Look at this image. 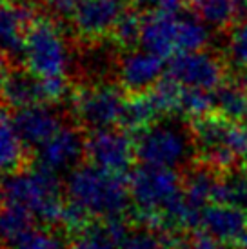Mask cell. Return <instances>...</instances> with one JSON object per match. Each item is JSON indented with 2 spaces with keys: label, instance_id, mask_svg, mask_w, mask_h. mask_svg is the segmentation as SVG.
I'll use <instances>...</instances> for the list:
<instances>
[{
  "label": "cell",
  "instance_id": "6da1fadb",
  "mask_svg": "<svg viewBox=\"0 0 247 249\" xmlns=\"http://www.w3.org/2000/svg\"><path fill=\"white\" fill-rule=\"evenodd\" d=\"M64 189L66 208L60 222L69 229H80L89 220L122 218L131 206L129 180L91 162L69 171Z\"/></svg>",
  "mask_w": 247,
  "mask_h": 249
},
{
  "label": "cell",
  "instance_id": "7a4b0ae2",
  "mask_svg": "<svg viewBox=\"0 0 247 249\" xmlns=\"http://www.w3.org/2000/svg\"><path fill=\"white\" fill-rule=\"evenodd\" d=\"M127 180L131 206L147 228L167 233L184 228H198L200 213L189 208L176 169L142 164L133 169Z\"/></svg>",
  "mask_w": 247,
  "mask_h": 249
},
{
  "label": "cell",
  "instance_id": "3957f363",
  "mask_svg": "<svg viewBox=\"0 0 247 249\" xmlns=\"http://www.w3.org/2000/svg\"><path fill=\"white\" fill-rule=\"evenodd\" d=\"M6 204L29 213L36 220L55 224L62 220L66 189L58 175L36 166L11 173L4 182Z\"/></svg>",
  "mask_w": 247,
  "mask_h": 249
},
{
  "label": "cell",
  "instance_id": "277c9868",
  "mask_svg": "<svg viewBox=\"0 0 247 249\" xmlns=\"http://www.w3.org/2000/svg\"><path fill=\"white\" fill-rule=\"evenodd\" d=\"M20 56L26 70L44 80L66 78L73 62L68 36L51 18H38L29 24Z\"/></svg>",
  "mask_w": 247,
  "mask_h": 249
},
{
  "label": "cell",
  "instance_id": "5b68a950",
  "mask_svg": "<svg viewBox=\"0 0 247 249\" xmlns=\"http://www.w3.org/2000/svg\"><path fill=\"white\" fill-rule=\"evenodd\" d=\"M135 149L142 164L178 169L191 157L194 140L182 124L160 118L138 131Z\"/></svg>",
  "mask_w": 247,
  "mask_h": 249
},
{
  "label": "cell",
  "instance_id": "8992f818",
  "mask_svg": "<svg viewBox=\"0 0 247 249\" xmlns=\"http://www.w3.org/2000/svg\"><path fill=\"white\" fill-rule=\"evenodd\" d=\"M127 98L122 86L111 82H96L84 86L73 97V115L76 122L89 129H107L122 124Z\"/></svg>",
  "mask_w": 247,
  "mask_h": 249
},
{
  "label": "cell",
  "instance_id": "52a82bcc",
  "mask_svg": "<svg viewBox=\"0 0 247 249\" xmlns=\"http://www.w3.org/2000/svg\"><path fill=\"white\" fill-rule=\"evenodd\" d=\"M0 244H4L7 249L66 248V240L56 229L7 204L0 211Z\"/></svg>",
  "mask_w": 247,
  "mask_h": 249
},
{
  "label": "cell",
  "instance_id": "ba28073f",
  "mask_svg": "<svg viewBox=\"0 0 247 249\" xmlns=\"http://www.w3.org/2000/svg\"><path fill=\"white\" fill-rule=\"evenodd\" d=\"M86 159L109 173L125 175L137 159L135 139L117 127L91 131L86 139Z\"/></svg>",
  "mask_w": 247,
  "mask_h": 249
},
{
  "label": "cell",
  "instance_id": "9c48e42d",
  "mask_svg": "<svg viewBox=\"0 0 247 249\" xmlns=\"http://www.w3.org/2000/svg\"><path fill=\"white\" fill-rule=\"evenodd\" d=\"M167 76L184 88L211 91L224 82V64L202 49L176 53L167 64Z\"/></svg>",
  "mask_w": 247,
  "mask_h": 249
},
{
  "label": "cell",
  "instance_id": "30bf717a",
  "mask_svg": "<svg viewBox=\"0 0 247 249\" xmlns=\"http://www.w3.org/2000/svg\"><path fill=\"white\" fill-rule=\"evenodd\" d=\"M35 151L38 166L56 175L69 173L86 157V139L76 127L64 124L46 142L35 147Z\"/></svg>",
  "mask_w": 247,
  "mask_h": 249
},
{
  "label": "cell",
  "instance_id": "8fae6325",
  "mask_svg": "<svg viewBox=\"0 0 247 249\" xmlns=\"http://www.w3.org/2000/svg\"><path fill=\"white\" fill-rule=\"evenodd\" d=\"M127 0H80L71 15L75 33L86 40L113 35L117 24L127 13Z\"/></svg>",
  "mask_w": 247,
  "mask_h": 249
},
{
  "label": "cell",
  "instance_id": "7c38bea8",
  "mask_svg": "<svg viewBox=\"0 0 247 249\" xmlns=\"http://www.w3.org/2000/svg\"><path fill=\"white\" fill-rule=\"evenodd\" d=\"M167 71L164 56L153 53L149 49H133L125 51L117 64L118 82L127 93L138 95L153 89Z\"/></svg>",
  "mask_w": 247,
  "mask_h": 249
},
{
  "label": "cell",
  "instance_id": "4fadbf2b",
  "mask_svg": "<svg viewBox=\"0 0 247 249\" xmlns=\"http://www.w3.org/2000/svg\"><path fill=\"white\" fill-rule=\"evenodd\" d=\"M198 228L226 244H238L247 233V211L234 204H209L200 211Z\"/></svg>",
  "mask_w": 247,
  "mask_h": 249
},
{
  "label": "cell",
  "instance_id": "5bb4252c",
  "mask_svg": "<svg viewBox=\"0 0 247 249\" xmlns=\"http://www.w3.org/2000/svg\"><path fill=\"white\" fill-rule=\"evenodd\" d=\"M13 117L22 139L26 140L29 147H38L58 127L64 125L60 111L51 102H36L26 106L22 109H17Z\"/></svg>",
  "mask_w": 247,
  "mask_h": 249
},
{
  "label": "cell",
  "instance_id": "9a60e30c",
  "mask_svg": "<svg viewBox=\"0 0 247 249\" xmlns=\"http://www.w3.org/2000/svg\"><path fill=\"white\" fill-rule=\"evenodd\" d=\"M178 22L176 13L149 11L142 17V33L140 46L160 56L176 55L178 51Z\"/></svg>",
  "mask_w": 247,
  "mask_h": 249
},
{
  "label": "cell",
  "instance_id": "2e32d148",
  "mask_svg": "<svg viewBox=\"0 0 247 249\" xmlns=\"http://www.w3.org/2000/svg\"><path fill=\"white\" fill-rule=\"evenodd\" d=\"M129 229L122 218L88 222L76 229V235L71 240V249H120V244Z\"/></svg>",
  "mask_w": 247,
  "mask_h": 249
},
{
  "label": "cell",
  "instance_id": "e0dca14e",
  "mask_svg": "<svg viewBox=\"0 0 247 249\" xmlns=\"http://www.w3.org/2000/svg\"><path fill=\"white\" fill-rule=\"evenodd\" d=\"M31 24V13L26 6L0 0V51L20 55L24 36Z\"/></svg>",
  "mask_w": 247,
  "mask_h": 249
},
{
  "label": "cell",
  "instance_id": "ac0fdd59",
  "mask_svg": "<svg viewBox=\"0 0 247 249\" xmlns=\"http://www.w3.org/2000/svg\"><path fill=\"white\" fill-rule=\"evenodd\" d=\"M2 100L13 109H22L36 102H48L42 78L29 70L9 71L6 82L0 89Z\"/></svg>",
  "mask_w": 247,
  "mask_h": 249
},
{
  "label": "cell",
  "instance_id": "d6986e66",
  "mask_svg": "<svg viewBox=\"0 0 247 249\" xmlns=\"http://www.w3.org/2000/svg\"><path fill=\"white\" fill-rule=\"evenodd\" d=\"M26 140L22 139L15 117L6 109H0V175L20 171L28 155Z\"/></svg>",
  "mask_w": 247,
  "mask_h": 249
},
{
  "label": "cell",
  "instance_id": "ffe728a7",
  "mask_svg": "<svg viewBox=\"0 0 247 249\" xmlns=\"http://www.w3.org/2000/svg\"><path fill=\"white\" fill-rule=\"evenodd\" d=\"M193 13L213 28H227L247 15V0H189Z\"/></svg>",
  "mask_w": 247,
  "mask_h": 249
},
{
  "label": "cell",
  "instance_id": "44dd1931",
  "mask_svg": "<svg viewBox=\"0 0 247 249\" xmlns=\"http://www.w3.org/2000/svg\"><path fill=\"white\" fill-rule=\"evenodd\" d=\"M214 109L220 117L234 122L247 120V84L222 82L214 93Z\"/></svg>",
  "mask_w": 247,
  "mask_h": 249
},
{
  "label": "cell",
  "instance_id": "7402d4cb",
  "mask_svg": "<svg viewBox=\"0 0 247 249\" xmlns=\"http://www.w3.org/2000/svg\"><path fill=\"white\" fill-rule=\"evenodd\" d=\"M216 180L218 177H214V169L209 166L198 167L187 177L184 182V196L193 211L200 213L206 206L213 204Z\"/></svg>",
  "mask_w": 247,
  "mask_h": 249
},
{
  "label": "cell",
  "instance_id": "603a6c76",
  "mask_svg": "<svg viewBox=\"0 0 247 249\" xmlns=\"http://www.w3.org/2000/svg\"><path fill=\"white\" fill-rule=\"evenodd\" d=\"M160 118H162V115H160V111H158L157 104L153 100L151 93L145 91V93H138V95L127 100L122 124L129 129L140 131V129L151 125L153 122H157Z\"/></svg>",
  "mask_w": 247,
  "mask_h": 249
},
{
  "label": "cell",
  "instance_id": "cb8c5ba5",
  "mask_svg": "<svg viewBox=\"0 0 247 249\" xmlns=\"http://www.w3.org/2000/svg\"><path fill=\"white\" fill-rule=\"evenodd\" d=\"M209 42L207 24L198 17H180L178 22V51H200Z\"/></svg>",
  "mask_w": 247,
  "mask_h": 249
},
{
  "label": "cell",
  "instance_id": "d4e9b609",
  "mask_svg": "<svg viewBox=\"0 0 247 249\" xmlns=\"http://www.w3.org/2000/svg\"><path fill=\"white\" fill-rule=\"evenodd\" d=\"M214 109V95L207 89L184 88L180 98V115L189 117L193 120L209 115Z\"/></svg>",
  "mask_w": 247,
  "mask_h": 249
},
{
  "label": "cell",
  "instance_id": "484cf974",
  "mask_svg": "<svg viewBox=\"0 0 247 249\" xmlns=\"http://www.w3.org/2000/svg\"><path fill=\"white\" fill-rule=\"evenodd\" d=\"M173 246L176 244H173L167 235H160L158 229L145 226L140 229H129L120 244V249H167Z\"/></svg>",
  "mask_w": 247,
  "mask_h": 249
},
{
  "label": "cell",
  "instance_id": "4316f807",
  "mask_svg": "<svg viewBox=\"0 0 247 249\" xmlns=\"http://www.w3.org/2000/svg\"><path fill=\"white\" fill-rule=\"evenodd\" d=\"M227 60L234 70L247 71V18L238 22L229 35Z\"/></svg>",
  "mask_w": 247,
  "mask_h": 249
},
{
  "label": "cell",
  "instance_id": "83f0119b",
  "mask_svg": "<svg viewBox=\"0 0 247 249\" xmlns=\"http://www.w3.org/2000/svg\"><path fill=\"white\" fill-rule=\"evenodd\" d=\"M140 33H142V17L127 11L122 17V20L117 24L113 36L122 48H133L137 42H140Z\"/></svg>",
  "mask_w": 247,
  "mask_h": 249
},
{
  "label": "cell",
  "instance_id": "f1b7e54d",
  "mask_svg": "<svg viewBox=\"0 0 247 249\" xmlns=\"http://www.w3.org/2000/svg\"><path fill=\"white\" fill-rule=\"evenodd\" d=\"M178 249H227V244L206 231H198L189 236L185 242H180Z\"/></svg>",
  "mask_w": 247,
  "mask_h": 249
},
{
  "label": "cell",
  "instance_id": "f546056e",
  "mask_svg": "<svg viewBox=\"0 0 247 249\" xmlns=\"http://www.w3.org/2000/svg\"><path fill=\"white\" fill-rule=\"evenodd\" d=\"M42 2L55 17H60V18L69 17L71 18V15H73L80 0H42Z\"/></svg>",
  "mask_w": 247,
  "mask_h": 249
},
{
  "label": "cell",
  "instance_id": "4dcf8cb0",
  "mask_svg": "<svg viewBox=\"0 0 247 249\" xmlns=\"http://www.w3.org/2000/svg\"><path fill=\"white\" fill-rule=\"evenodd\" d=\"M131 6L140 9V11H157L158 7V0H127Z\"/></svg>",
  "mask_w": 247,
  "mask_h": 249
},
{
  "label": "cell",
  "instance_id": "1f68e13d",
  "mask_svg": "<svg viewBox=\"0 0 247 249\" xmlns=\"http://www.w3.org/2000/svg\"><path fill=\"white\" fill-rule=\"evenodd\" d=\"M9 71L11 70H9V62H7V53L0 51V89H2V86L6 82Z\"/></svg>",
  "mask_w": 247,
  "mask_h": 249
},
{
  "label": "cell",
  "instance_id": "d6a6232c",
  "mask_svg": "<svg viewBox=\"0 0 247 249\" xmlns=\"http://www.w3.org/2000/svg\"><path fill=\"white\" fill-rule=\"evenodd\" d=\"M6 202V195H4V184L0 182V211H2V204Z\"/></svg>",
  "mask_w": 247,
  "mask_h": 249
},
{
  "label": "cell",
  "instance_id": "836d02e7",
  "mask_svg": "<svg viewBox=\"0 0 247 249\" xmlns=\"http://www.w3.org/2000/svg\"><path fill=\"white\" fill-rule=\"evenodd\" d=\"M238 248H240V249H247V233L244 235V238H242L240 242H238Z\"/></svg>",
  "mask_w": 247,
  "mask_h": 249
},
{
  "label": "cell",
  "instance_id": "e575fe53",
  "mask_svg": "<svg viewBox=\"0 0 247 249\" xmlns=\"http://www.w3.org/2000/svg\"><path fill=\"white\" fill-rule=\"evenodd\" d=\"M0 249H7V248L4 246V244H0Z\"/></svg>",
  "mask_w": 247,
  "mask_h": 249
}]
</instances>
